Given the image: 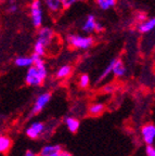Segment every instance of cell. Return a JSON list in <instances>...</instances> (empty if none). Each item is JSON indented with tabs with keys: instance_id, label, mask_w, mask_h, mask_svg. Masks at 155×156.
<instances>
[{
	"instance_id": "9c48e42d",
	"label": "cell",
	"mask_w": 155,
	"mask_h": 156,
	"mask_svg": "<svg viewBox=\"0 0 155 156\" xmlns=\"http://www.w3.org/2000/svg\"><path fill=\"white\" fill-rule=\"evenodd\" d=\"M64 124H65L66 128L68 129V131H70L72 133H75L78 131L80 127V122L77 117L74 116H66L64 117Z\"/></svg>"
},
{
	"instance_id": "d6986e66",
	"label": "cell",
	"mask_w": 155,
	"mask_h": 156,
	"mask_svg": "<svg viewBox=\"0 0 155 156\" xmlns=\"http://www.w3.org/2000/svg\"><path fill=\"white\" fill-rule=\"evenodd\" d=\"M115 60H116V58H113V60H112V61L109 63V65L104 68V71L102 72V74L100 75V77H99V79L97 80V83H100V81H102L103 79H105V78H106L107 76L112 73V69H113V66H114Z\"/></svg>"
},
{
	"instance_id": "7a4b0ae2",
	"label": "cell",
	"mask_w": 155,
	"mask_h": 156,
	"mask_svg": "<svg viewBox=\"0 0 155 156\" xmlns=\"http://www.w3.org/2000/svg\"><path fill=\"white\" fill-rule=\"evenodd\" d=\"M67 42L70 46L76 49H89L93 44V38L91 36H80V35L70 34L67 36Z\"/></svg>"
},
{
	"instance_id": "484cf974",
	"label": "cell",
	"mask_w": 155,
	"mask_h": 156,
	"mask_svg": "<svg viewBox=\"0 0 155 156\" xmlns=\"http://www.w3.org/2000/svg\"><path fill=\"white\" fill-rule=\"evenodd\" d=\"M95 30H96V32H98V33H102L103 30H104V27H103V25H102L101 23L97 22V25H96Z\"/></svg>"
},
{
	"instance_id": "8992f818",
	"label": "cell",
	"mask_w": 155,
	"mask_h": 156,
	"mask_svg": "<svg viewBox=\"0 0 155 156\" xmlns=\"http://www.w3.org/2000/svg\"><path fill=\"white\" fill-rule=\"evenodd\" d=\"M141 136L146 145H154L155 142V125L153 122L143 125L141 128Z\"/></svg>"
},
{
	"instance_id": "cb8c5ba5",
	"label": "cell",
	"mask_w": 155,
	"mask_h": 156,
	"mask_svg": "<svg viewBox=\"0 0 155 156\" xmlns=\"http://www.w3.org/2000/svg\"><path fill=\"white\" fill-rule=\"evenodd\" d=\"M146 19H148V17H146V15L144 14V13H138V15H137V21H138L139 23L144 22Z\"/></svg>"
},
{
	"instance_id": "83f0119b",
	"label": "cell",
	"mask_w": 155,
	"mask_h": 156,
	"mask_svg": "<svg viewBox=\"0 0 155 156\" xmlns=\"http://www.w3.org/2000/svg\"><path fill=\"white\" fill-rule=\"evenodd\" d=\"M24 156H38V154H37L36 152L32 151V150H27V151L25 152Z\"/></svg>"
},
{
	"instance_id": "4fadbf2b",
	"label": "cell",
	"mask_w": 155,
	"mask_h": 156,
	"mask_svg": "<svg viewBox=\"0 0 155 156\" xmlns=\"http://www.w3.org/2000/svg\"><path fill=\"white\" fill-rule=\"evenodd\" d=\"M104 104L101 102H97L91 104L89 107H88V114L91 115V116H99L102 113L104 112Z\"/></svg>"
},
{
	"instance_id": "d4e9b609",
	"label": "cell",
	"mask_w": 155,
	"mask_h": 156,
	"mask_svg": "<svg viewBox=\"0 0 155 156\" xmlns=\"http://www.w3.org/2000/svg\"><path fill=\"white\" fill-rule=\"evenodd\" d=\"M52 156H73V155H72V153H70V152L62 150L61 152H59V153L54 154V155H52Z\"/></svg>"
},
{
	"instance_id": "3957f363",
	"label": "cell",
	"mask_w": 155,
	"mask_h": 156,
	"mask_svg": "<svg viewBox=\"0 0 155 156\" xmlns=\"http://www.w3.org/2000/svg\"><path fill=\"white\" fill-rule=\"evenodd\" d=\"M31 17L35 27H40L44 22V11L41 0H33L31 3Z\"/></svg>"
},
{
	"instance_id": "9a60e30c",
	"label": "cell",
	"mask_w": 155,
	"mask_h": 156,
	"mask_svg": "<svg viewBox=\"0 0 155 156\" xmlns=\"http://www.w3.org/2000/svg\"><path fill=\"white\" fill-rule=\"evenodd\" d=\"M14 63H15V65L19 66V67H31V66L33 65V60L31 56L21 55L15 58Z\"/></svg>"
},
{
	"instance_id": "7c38bea8",
	"label": "cell",
	"mask_w": 155,
	"mask_h": 156,
	"mask_svg": "<svg viewBox=\"0 0 155 156\" xmlns=\"http://www.w3.org/2000/svg\"><path fill=\"white\" fill-rule=\"evenodd\" d=\"M126 73H127L126 66L124 65V63L119 58H116L114 66H113V69H112V74H114V76H116L117 78H121L126 75Z\"/></svg>"
},
{
	"instance_id": "ffe728a7",
	"label": "cell",
	"mask_w": 155,
	"mask_h": 156,
	"mask_svg": "<svg viewBox=\"0 0 155 156\" xmlns=\"http://www.w3.org/2000/svg\"><path fill=\"white\" fill-rule=\"evenodd\" d=\"M46 49L47 48L41 44V42L36 41V44H35V46H34V53L36 54V55L42 58V56L46 54Z\"/></svg>"
},
{
	"instance_id": "f1b7e54d",
	"label": "cell",
	"mask_w": 155,
	"mask_h": 156,
	"mask_svg": "<svg viewBox=\"0 0 155 156\" xmlns=\"http://www.w3.org/2000/svg\"><path fill=\"white\" fill-rule=\"evenodd\" d=\"M9 11H10V12H12V13L16 12V11H17V7H16V5H10V8H9Z\"/></svg>"
},
{
	"instance_id": "277c9868",
	"label": "cell",
	"mask_w": 155,
	"mask_h": 156,
	"mask_svg": "<svg viewBox=\"0 0 155 156\" xmlns=\"http://www.w3.org/2000/svg\"><path fill=\"white\" fill-rule=\"evenodd\" d=\"M47 130V126L45 122H33L29 125L25 130V133L28 136L29 139L36 140L40 138L41 136H44L45 132Z\"/></svg>"
},
{
	"instance_id": "603a6c76",
	"label": "cell",
	"mask_w": 155,
	"mask_h": 156,
	"mask_svg": "<svg viewBox=\"0 0 155 156\" xmlns=\"http://www.w3.org/2000/svg\"><path fill=\"white\" fill-rule=\"evenodd\" d=\"M146 156H155V147H154V145H146Z\"/></svg>"
},
{
	"instance_id": "4316f807",
	"label": "cell",
	"mask_w": 155,
	"mask_h": 156,
	"mask_svg": "<svg viewBox=\"0 0 155 156\" xmlns=\"http://www.w3.org/2000/svg\"><path fill=\"white\" fill-rule=\"evenodd\" d=\"M103 90H104L105 92H107V93H112L113 91H114V86H113V85H107V86H105Z\"/></svg>"
},
{
	"instance_id": "6da1fadb",
	"label": "cell",
	"mask_w": 155,
	"mask_h": 156,
	"mask_svg": "<svg viewBox=\"0 0 155 156\" xmlns=\"http://www.w3.org/2000/svg\"><path fill=\"white\" fill-rule=\"evenodd\" d=\"M33 60V65L28 67L25 75V83L29 87H39L44 83L48 76L46 63L42 60V58L33 53L31 55Z\"/></svg>"
},
{
	"instance_id": "8fae6325",
	"label": "cell",
	"mask_w": 155,
	"mask_h": 156,
	"mask_svg": "<svg viewBox=\"0 0 155 156\" xmlns=\"http://www.w3.org/2000/svg\"><path fill=\"white\" fill-rule=\"evenodd\" d=\"M96 25H97V20H96L95 15H88L86 21L84 22L81 26V30L84 33H87V34H90V33L95 32Z\"/></svg>"
},
{
	"instance_id": "44dd1931",
	"label": "cell",
	"mask_w": 155,
	"mask_h": 156,
	"mask_svg": "<svg viewBox=\"0 0 155 156\" xmlns=\"http://www.w3.org/2000/svg\"><path fill=\"white\" fill-rule=\"evenodd\" d=\"M78 83H79V87L82 88V89H86L90 86V77L87 74H82L79 77V80H78Z\"/></svg>"
},
{
	"instance_id": "30bf717a",
	"label": "cell",
	"mask_w": 155,
	"mask_h": 156,
	"mask_svg": "<svg viewBox=\"0 0 155 156\" xmlns=\"http://www.w3.org/2000/svg\"><path fill=\"white\" fill-rule=\"evenodd\" d=\"M155 27V19L154 17H151V19H146L144 22H141L138 24L137 29L141 34H146V33L152 32Z\"/></svg>"
},
{
	"instance_id": "5bb4252c",
	"label": "cell",
	"mask_w": 155,
	"mask_h": 156,
	"mask_svg": "<svg viewBox=\"0 0 155 156\" xmlns=\"http://www.w3.org/2000/svg\"><path fill=\"white\" fill-rule=\"evenodd\" d=\"M12 140L5 134H0V153H5L11 149Z\"/></svg>"
},
{
	"instance_id": "ba28073f",
	"label": "cell",
	"mask_w": 155,
	"mask_h": 156,
	"mask_svg": "<svg viewBox=\"0 0 155 156\" xmlns=\"http://www.w3.org/2000/svg\"><path fill=\"white\" fill-rule=\"evenodd\" d=\"M62 150H63L62 146L59 145V144H47V145L41 147L40 152L38 153V156H52L61 152Z\"/></svg>"
},
{
	"instance_id": "52a82bcc",
	"label": "cell",
	"mask_w": 155,
	"mask_h": 156,
	"mask_svg": "<svg viewBox=\"0 0 155 156\" xmlns=\"http://www.w3.org/2000/svg\"><path fill=\"white\" fill-rule=\"evenodd\" d=\"M53 38H54V32L50 27H41V28L39 29L37 41L41 42L46 48L52 42Z\"/></svg>"
},
{
	"instance_id": "2e32d148",
	"label": "cell",
	"mask_w": 155,
	"mask_h": 156,
	"mask_svg": "<svg viewBox=\"0 0 155 156\" xmlns=\"http://www.w3.org/2000/svg\"><path fill=\"white\" fill-rule=\"evenodd\" d=\"M45 5L48 8L49 11H51L52 13L59 12L62 9L61 0H45Z\"/></svg>"
},
{
	"instance_id": "e0dca14e",
	"label": "cell",
	"mask_w": 155,
	"mask_h": 156,
	"mask_svg": "<svg viewBox=\"0 0 155 156\" xmlns=\"http://www.w3.org/2000/svg\"><path fill=\"white\" fill-rule=\"evenodd\" d=\"M72 71H73V68H72L70 65H63L56 71V76L58 79H64V78L68 77V76L70 75Z\"/></svg>"
},
{
	"instance_id": "ac0fdd59",
	"label": "cell",
	"mask_w": 155,
	"mask_h": 156,
	"mask_svg": "<svg viewBox=\"0 0 155 156\" xmlns=\"http://www.w3.org/2000/svg\"><path fill=\"white\" fill-rule=\"evenodd\" d=\"M117 0H96V3L99 5L100 9L109 10L116 5Z\"/></svg>"
},
{
	"instance_id": "7402d4cb",
	"label": "cell",
	"mask_w": 155,
	"mask_h": 156,
	"mask_svg": "<svg viewBox=\"0 0 155 156\" xmlns=\"http://www.w3.org/2000/svg\"><path fill=\"white\" fill-rule=\"evenodd\" d=\"M79 1H84V0H61V3H62V8L68 9L70 5H73L76 2H79Z\"/></svg>"
},
{
	"instance_id": "5b68a950",
	"label": "cell",
	"mask_w": 155,
	"mask_h": 156,
	"mask_svg": "<svg viewBox=\"0 0 155 156\" xmlns=\"http://www.w3.org/2000/svg\"><path fill=\"white\" fill-rule=\"evenodd\" d=\"M51 100V93L50 92H42L36 98L34 104H33L32 110H31V116H34L39 113L42 112L45 107L48 105V103Z\"/></svg>"
}]
</instances>
